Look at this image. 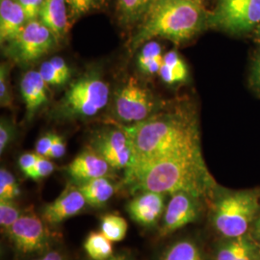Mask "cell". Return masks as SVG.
Masks as SVG:
<instances>
[{
    "label": "cell",
    "mask_w": 260,
    "mask_h": 260,
    "mask_svg": "<svg viewBox=\"0 0 260 260\" xmlns=\"http://www.w3.org/2000/svg\"><path fill=\"white\" fill-rule=\"evenodd\" d=\"M39 72L47 85L63 86L69 82V79L66 78L59 71H57L49 61L44 62L40 67Z\"/></svg>",
    "instance_id": "obj_30"
},
{
    "label": "cell",
    "mask_w": 260,
    "mask_h": 260,
    "mask_svg": "<svg viewBox=\"0 0 260 260\" xmlns=\"http://www.w3.org/2000/svg\"><path fill=\"white\" fill-rule=\"evenodd\" d=\"M111 169L107 161L90 147L80 152L68 165L67 173L75 182L82 183L94 178L107 177Z\"/></svg>",
    "instance_id": "obj_14"
},
{
    "label": "cell",
    "mask_w": 260,
    "mask_h": 260,
    "mask_svg": "<svg viewBox=\"0 0 260 260\" xmlns=\"http://www.w3.org/2000/svg\"><path fill=\"white\" fill-rule=\"evenodd\" d=\"M16 136V126L7 119H1L0 122V153L2 154Z\"/></svg>",
    "instance_id": "obj_31"
},
{
    "label": "cell",
    "mask_w": 260,
    "mask_h": 260,
    "mask_svg": "<svg viewBox=\"0 0 260 260\" xmlns=\"http://www.w3.org/2000/svg\"><path fill=\"white\" fill-rule=\"evenodd\" d=\"M123 183L129 186L132 192L151 191L164 195L183 192L196 199L209 195L216 186L201 147L156 160L124 177Z\"/></svg>",
    "instance_id": "obj_2"
},
{
    "label": "cell",
    "mask_w": 260,
    "mask_h": 260,
    "mask_svg": "<svg viewBox=\"0 0 260 260\" xmlns=\"http://www.w3.org/2000/svg\"><path fill=\"white\" fill-rule=\"evenodd\" d=\"M40 155L37 152H26L20 155L19 159V165L22 173L28 177L32 170L35 167Z\"/></svg>",
    "instance_id": "obj_34"
},
{
    "label": "cell",
    "mask_w": 260,
    "mask_h": 260,
    "mask_svg": "<svg viewBox=\"0 0 260 260\" xmlns=\"http://www.w3.org/2000/svg\"><path fill=\"white\" fill-rule=\"evenodd\" d=\"M161 260H204V257L195 243L182 240L171 246Z\"/></svg>",
    "instance_id": "obj_24"
},
{
    "label": "cell",
    "mask_w": 260,
    "mask_h": 260,
    "mask_svg": "<svg viewBox=\"0 0 260 260\" xmlns=\"http://www.w3.org/2000/svg\"><path fill=\"white\" fill-rule=\"evenodd\" d=\"M254 35H255V39L257 40V42L260 43V23L257 25V27L254 29Z\"/></svg>",
    "instance_id": "obj_42"
},
{
    "label": "cell",
    "mask_w": 260,
    "mask_h": 260,
    "mask_svg": "<svg viewBox=\"0 0 260 260\" xmlns=\"http://www.w3.org/2000/svg\"><path fill=\"white\" fill-rule=\"evenodd\" d=\"M163 57L162 48L157 42L149 41L140 49L137 59L140 71L149 76L158 75L163 63Z\"/></svg>",
    "instance_id": "obj_21"
},
{
    "label": "cell",
    "mask_w": 260,
    "mask_h": 260,
    "mask_svg": "<svg viewBox=\"0 0 260 260\" xmlns=\"http://www.w3.org/2000/svg\"><path fill=\"white\" fill-rule=\"evenodd\" d=\"M84 249L93 260H105L111 257L114 248L110 241L102 232H92L84 242Z\"/></svg>",
    "instance_id": "obj_22"
},
{
    "label": "cell",
    "mask_w": 260,
    "mask_h": 260,
    "mask_svg": "<svg viewBox=\"0 0 260 260\" xmlns=\"http://www.w3.org/2000/svg\"><path fill=\"white\" fill-rule=\"evenodd\" d=\"M161 104L148 88L143 87L134 78L121 86L113 103V115L116 121L133 124L155 115Z\"/></svg>",
    "instance_id": "obj_7"
},
{
    "label": "cell",
    "mask_w": 260,
    "mask_h": 260,
    "mask_svg": "<svg viewBox=\"0 0 260 260\" xmlns=\"http://www.w3.org/2000/svg\"><path fill=\"white\" fill-rule=\"evenodd\" d=\"M42 260H66L63 254L58 251H49L47 252Z\"/></svg>",
    "instance_id": "obj_39"
},
{
    "label": "cell",
    "mask_w": 260,
    "mask_h": 260,
    "mask_svg": "<svg viewBox=\"0 0 260 260\" xmlns=\"http://www.w3.org/2000/svg\"><path fill=\"white\" fill-rule=\"evenodd\" d=\"M260 23V0H218L207 26L232 34L254 30Z\"/></svg>",
    "instance_id": "obj_8"
},
{
    "label": "cell",
    "mask_w": 260,
    "mask_h": 260,
    "mask_svg": "<svg viewBox=\"0 0 260 260\" xmlns=\"http://www.w3.org/2000/svg\"><path fill=\"white\" fill-rule=\"evenodd\" d=\"M20 194V189L15 177L8 170H0V201H15Z\"/></svg>",
    "instance_id": "obj_27"
},
{
    "label": "cell",
    "mask_w": 260,
    "mask_h": 260,
    "mask_svg": "<svg viewBox=\"0 0 260 260\" xmlns=\"http://www.w3.org/2000/svg\"><path fill=\"white\" fill-rule=\"evenodd\" d=\"M24 11L17 0H0V42L6 46L19 36L27 23Z\"/></svg>",
    "instance_id": "obj_15"
},
{
    "label": "cell",
    "mask_w": 260,
    "mask_h": 260,
    "mask_svg": "<svg viewBox=\"0 0 260 260\" xmlns=\"http://www.w3.org/2000/svg\"><path fill=\"white\" fill-rule=\"evenodd\" d=\"M50 64L55 68L57 71H59L62 75L65 76L66 78H68L69 80L72 77V70L70 69V67L66 63L65 60L62 57L55 56L52 59L49 60Z\"/></svg>",
    "instance_id": "obj_37"
},
{
    "label": "cell",
    "mask_w": 260,
    "mask_h": 260,
    "mask_svg": "<svg viewBox=\"0 0 260 260\" xmlns=\"http://www.w3.org/2000/svg\"><path fill=\"white\" fill-rule=\"evenodd\" d=\"M113 170L126 169L131 161L129 140L121 127L103 130L94 135L91 146Z\"/></svg>",
    "instance_id": "obj_10"
},
{
    "label": "cell",
    "mask_w": 260,
    "mask_h": 260,
    "mask_svg": "<svg viewBox=\"0 0 260 260\" xmlns=\"http://www.w3.org/2000/svg\"><path fill=\"white\" fill-rule=\"evenodd\" d=\"M66 153V144L63 137L55 134L53 144L51 146V149L49 150L47 158H61L64 156Z\"/></svg>",
    "instance_id": "obj_36"
},
{
    "label": "cell",
    "mask_w": 260,
    "mask_h": 260,
    "mask_svg": "<svg viewBox=\"0 0 260 260\" xmlns=\"http://www.w3.org/2000/svg\"><path fill=\"white\" fill-rule=\"evenodd\" d=\"M53 32L40 19L29 20L18 37L4 47L12 61L27 68L50 53L58 45Z\"/></svg>",
    "instance_id": "obj_6"
},
{
    "label": "cell",
    "mask_w": 260,
    "mask_h": 260,
    "mask_svg": "<svg viewBox=\"0 0 260 260\" xmlns=\"http://www.w3.org/2000/svg\"><path fill=\"white\" fill-rule=\"evenodd\" d=\"M251 248L243 237L234 238L233 241L221 248L217 253V260H241L251 255Z\"/></svg>",
    "instance_id": "obj_26"
},
{
    "label": "cell",
    "mask_w": 260,
    "mask_h": 260,
    "mask_svg": "<svg viewBox=\"0 0 260 260\" xmlns=\"http://www.w3.org/2000/svg\"><path fill=\"white\" fill-rule=\"evenodd\" d=\"M105 260H131L124 254H118V255H112L111 257Z\"/></svg>",
    "instance_id": "obj_40"
},
{
    "label": "cell",
    "mask_w": 260,
    "mask_h": 260,
    "mask_svg": "<svg viewBox=\"0 0 260 260\" xmlns=\"http://www.w3.org/2000/svg\"><path fill=\"white\" fill-rule=\"evenodd\" d=\"M39 19L49 28L61 42L71 27L66 0H45Z\"/></svg>",
    "instance_id": "obj_17"
},
{
    "label": "cell",
    "mask_w": 260,
    "mask_h": 260,
    "mask_svg": "<svg viewBox=\"0 0 260 260\" xmlns=\"http://www.w3.org/2000/svg\"><path fill=\"white\" fill-rule=\"evenodd\" d=\"M121 127L131 149L124 177L161 158L201 147L197 121L186 112H158L145 121Z\"/></svg>",
    "instance_id": "obj_1"
},
{
    "label": "cell",
    "mask_w": 260,
    "mask_h": 260,
    "mask_svg": "<svg viewBox=\"0 0 260 260\" xmlns=\"http://www.w3.org/2000/svg\"><path fill=\"white\" fill-rule=\"evenodd\" d=\"M208 14L193 0H157L137 25L130 40V50L163 38L181 44L195 37L207 26Z\"/></svg>",
    "instance_id": "obj_3"
},
{
    "label": "cell",
    "mask_w": 260,
    "mask_h": 260,
    "mask_svg": "<svg viewBox=\"0 0 260 260\" xmlns=\"http://www.w3.org/2000/svg\"><path fill=\"white\" fill-rule=\"evenodd\" d=\"M69 11L71 26L77 19L82 18L93 10L101 9L106 0H66Z\"/></svg>",
    "instance_id": "obj_25"
},
{
    "label": "cell",
    "mask_w": 260,
    "mask_h": 260,
    "mask_svg": "<svg viewBox=\"0 0 260 260\" xmlns=\"http://www.w3.org/2000/svg\"><path fill=\"white\" fill-rule=\"evenodd\" d=\"M252 80H253V83L255 84L256 87L260 90V55L256 58L253 65Z\"/></svg>",
    "instance_id": "obj_38"
},
{
    "label": "cell",
    "mask_w": 260,
    "mask_h": 260,
    "mask_svg": "<svg viewBox=\"0 0 260 260\" xmlns=\"http://www.w3.org/2000/svg\"><path fill=\"white\" fill-rule=\"evenodd\" d=\"M196 200L194 197L183 192L172 195L165 209L160 236L163 237L175 233L195 221L198 217Z\"/></svg>",
    "instance_id": "obj_12"
},
{
    "label": "cell",
    "mask_w": 260,
    "mask_h": 260,
    "mask_svg": "<svg viewBox=\"0 0 260 260\" xmlns=\"http://www.w3.org/2000/svg\"><path fill=\"white\" fill-rule=\"evenodd\" d=\"M86 203L93 207H101L111 199L115 186L107 177H99L78 184Z\"/></svg>",
    "instance_id": "obj_18"
},
{
    "label": "cell",
    "mask_w": 260,
    "mask_h": 260,
    "mask_svg": "<svg viewBox=\"0 0 260 260\" xmlns=\"http://www.w3.org/2000/svg\"><path fill=\"white\" fill-rule=\"evenodd\" d=\"M54 169V164L48 158L40 155L35 167L32 170L28 177L33 180H40L42 178L50 176L53 173Z\"/></svg>",
    "instance_id": "obj_32"
},
{
    "label": "cell",
    "mask_w": 260,
    "mask_h": 260,
    "mask_svg": "<svg viewBox=\"0 0 260 260\" xmlns=\"http://www.w3.org/2000/svg\"><path fill=\"white\" fill-rule=\"evenodd\" d=\"M6 234L17 251L23 254L43 251L48 244L44 222L34 214L21 215Z\"/></svg>",
    "instance_id": "obj_9"
},
{
    "label": "cell",
    "mask_w": 260,
    "mask_h": 260,
    "mask_svg": "<svg viewBox=\"0 0 260 260\" xmlns=\"http://www.w3.org/2000/svg\"><path fill=\"white\" fill-rule=\"evenodd\" d=\"M34 260H42V257H41V258H37V259H34Z\"/></svg>",
    "instance_id": "obj_44"
},
{
    "label": "cell",
    "mask_w": 260,
    "mask_h": 260,
    "mask_svg": "<svg viewBox=\"0 0 260 260\" xmlns=\"http://www.w3.org/2000/svg\"><path fill=\"white\" fill-rule=\"evenodd\" d=\"M54 137H55L54 133H47L38 140L36 143V152L39 155L45 156V157L48 156L49 150L51 149V146L54 141Z\"/></svg>",
    "instance_id": "obj_35"
},
{
    "label": "cell",
    "mask_w": 260,
    "mask_h": 260,
    "mask_svg": "<svg viewBox=\"0 0 260 260\" xmlns=\"http://www.w3.org/2000/svg\"><path fill=\"white\" fill-rule=\"evenodd\" d=\"M254 233L257 238L260 239V216L259 218L256 220L255 222V226H254Z\"/></svg>",
    "instance_id": "obj_41"
},
{
    "label": "cell",
    "mask_w": 260,
    "mask_h": 260,
    "mask_svg": "<svg viewBox=\"0 0 260 260\" xmlns=\"http://www.w3.org/2000/svg\"><path fill=\"white\" fill-rule=\"evenodd\" d=\"M193 1H195V2H197V3H199V4L203 5V0H193Z\"/></svg>",
    "instance_id": "obj_43"
},
{
    "label": "cell",
    "mask_w": 260,
    "mask_h": 260,
    "mask_svg": "<svg viewBox=\"0 0 260 260\" xmlns=\"http://www.w3.org/2000/svg\"><path fill=\"white\" fill-rule=\"evenodd\" d=\"M158 75L164 83H180L188 77V68L177 51L171 50L163 57V63Z\"/></svg>",
    "instance_id": "obj_20"
},
{
    "label": "cell",
    "mask_w": 260,
    "mask_h": 260,
    "mask_svg": "<svg viewBox=\"0 0 260 260\" xmlns=\"http://www.w3.org/2000/svg\"><path fill=\"white\" fill-rule=\"evenodd\" d=\"M47 86L39 71L30 70L22 76L20 93L25 103L28 119H31L47 103Z\"/></svg>",
    "instance_id": "obj_16"
},
{
    "label": "cell",
    "mask_w": 260,
    "mask_h": 260,
    "mask_svg": "<svg viewBox=\"0 0 260 260\" xmlns=\"http://www.w3.org/2000/svg\"><path fill=\"white\" fill-rule=\"evenodd\" d=\"M86 204L78 185L68 184L54 202L44 206L42 220L50 225H57L80 213Z\"/></svg>",
    "instance_id": "obj_11"
},
{
    "label": "cell",
    "mask_w": 260,
    "mask_h": 260,
    "mask_svg": "<svg viewBox=\"0 0 260 260\" xmlns=\"http://www.w3.org/2000/svg\"><path fill=\"white\" fill-rule=\"evenodd\" d=\"M157 0H117L119 19L125 26L138 25Z\"/></svg>",
    "instance_id": "obj_19"
},
{
    "label": "cell",
    "mask_w": 260,
    "mask_h": 260,
    "mask_svg": "<svg viewBox=\"0 0 260 260\" xmlns=\"http://www.w3.org/2000/svg\"><path fill=\"white\" fill-rule=\"evenodd\" d=\"M24 11L26 19L29 20L39 19L40 13L45 0H17Z\"/></svg>",
    "instance_id": "obj_33"
},
{
    "label": "cell",
    "mask_w": 260,
    "mask_h": 260,
    "mask_svg": "<svg viewBox=\"0 0 260 260\" xmlns=\"http://www.w3.org/2000/svg\"><path fill=\"white\" fill-rule=\"evenodd\" d=\"M258 196L252 192H236L223 196L215 204L213 223L228 238L243 237L258 211Z\"/></svg>",
    "instance_id": "obj_5"
},
{
    "label": "cell",
    "mask_w": 260,
    "mask_h": 260,
    "mask_svg": "<svg viewBox=\"0 0 260 260\" xmlns=\"http://www.w3.org/2000/svg\"><path fill=\"white\" fill-rule=\"evenodd\" d=\"M109 98V85L100 73L91 71L70 85L52 114L57 121L88 119L102 111Z\"/></svg>",
    "instance_id": "obj_4"
},
{
    "label": "cell",
    "mask_w": 260,
    "mask_h": 260,
    "mask_svg": "<svg viewBox=\"0 0 260 260\" xmlns=\"http://www.w3.org/2000/svg\"><path fill=\"white\" fill-rule=\"evenodd\" d=\"M9 64L2 63L0 67V104L2 107H12L13 99L10 90Z\"/></svg>",
    "instance_id": "obj_29"
},
{
    "label": "cell",
    "mask_w": 260,
    "mask_h": 260,
    "mask_svg": "<svg viewBox=\"0 0 260 260\" xmlns=\"http://www.w3.org/2000/svg\"><path fill=\"white\" fill-rule=\"evenodd\" d=\"M164 197V194L151 191L134 197L126 205L130 218L144 226L155 225L165 209Z\"/></svg>",
    "instance_id": "obj_13"
},
{
    "label": "cell",
    "mask_w": 260,
    "mask_h": 260,
    "mask_svg": "<svg viewBox=\"0 0 260 260\" xmlns=\"http://www.w3.org/2000/svg\"><path fill=\"white\" fill-rule=\"evenodd\" d=\"M20 216V210L14 201H0V225L4 233H8Z\"/></svg>",
    "instance_id": "obj_28"
},
{
    "label": "cell",
    "mask_w": 260,
    "mask_h": 260,
    "mask_svg": "<svg viewBox=\"0 0 260 260\" xmlns=\"http://www.w3.org/2000/svg\"><path fill=\"white\" fill-rule=\"evenodd\" d=\"M128 225L119 215L107 214L101 221V232L112 242H120L125 237Z\"/></svg>",
    "instance_id": "obj_23"
}]
</instances>
